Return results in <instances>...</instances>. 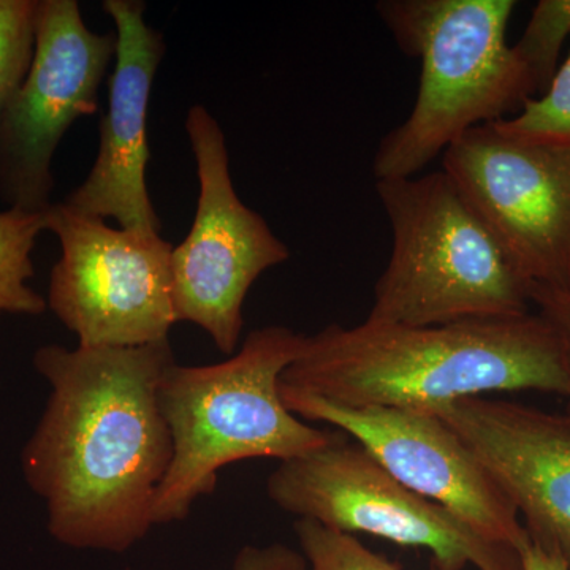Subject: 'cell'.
Wrapping results in <instances>:
<instances>
[{
	"mask_svg": "<svg viewBox=\"0 0 570 570\" xmlns=\"http://www.w3.org/2000/svg\"><path fill=\"white\" fill-rule=\"evenodd\" d=\"M170 343L37 348L51 395L22 449L26 482L45 502L51 538L124 553L154 528L153 508L174 442L159 404Z\"/></svg>",
	"mask_w": 570,
	"mask_h": 570,
	"instance_id": "1",
	"label": "cell"
},
{
	"mask_svg": "<svg viewBox=\"0 0 570 570\" xmlns=\"http://www.w3.org/2000/svg\"><path fill=\"white\" fill-rule=\"evenodd\" d=\"M281 384L340 406L420 411L497 392L570 396L560 340L538 313L434 326L330 324L306 336Z\"/></svg>",
	"mask_w": 570,
	"mask_h": 570,
	"instance_id": "2",
	"label": "cell"
},
{
	"mask_svg": "<svg viewBox=\"0 0 570 570\" xmlns=\"http://www.w3.org/2000/svg\"><path fill=\"white\" fill-rule=\"evenodd\" d=\"M305 340L287 326H264L223 363L167 367L159 404L174 459L154 502V527L186 520L194 502L216 490L225 466L250 459L283 463L332 439L333 431L306 425L281 397V377Z\"/></svg>",
	"mask_w": 570,
	"mask_h": 570,
	"instance_id": "3",
	"label": "cell"
},
{
	"mask_svg": "<svg viewBox=\"0 0 570 570\" xmlns=\"http://www.w3.org/2000/svg\"><path fill=\"white\" fill-rule=\"evenodd\" d=\"M513 0H382L397 47L422 62L417 100L374 156L376 179L411 178L469 129L538 96L505 32Z\"/></svg>",
	"mask_w": 570,
	"mask_h": 570,
	"instance_id": "4",
	"label": "cell"
},
{
	"mask_svg": "<svg viewBox=\"0 0 570 570\" xmlns=\"http://www.w3.org/2000/svg\"><path fill=\"white\" fill-rule=\"evenodd\" d=\"M392 255L366 321L434 326L531 313V284L444 170L376 179Z\"/></svg>",
	"mask_w": 570,
	"mask_h": 570,
	"instance_id": "5",
	"label": "cell"
},
{
	"mask_svg": "<svg viewBox=\"0 0 570 570\" xmlns=\"http://www.w3.org/2000/svg\"><path fill=\"white\" fill-rule=\"evenodd\" d=\"M266 494L298 520L425 549L442 569L521 570L519 551L409 490L343 431H333L324 448L279 463L266 480Z\"/></svg>",
	"mask_w": 570,
	"mask_h": 570,
	"instance_id": "6",
	"label": "cell"
},
{
	"mask_svg": "<svg viewBox=\"0 0 570 570\" xmlns=\"http://www.w3.org/2000/svg\"><path fill=\"white\" fill-rule=\"evenodd\" d=\"M59 239L48 307L80 347H138L168 340L178 324L171 250L163 236L130 234L59 202L45 209Z\"/></svg>",
	"mask_w": 570,
	"mask_h": 570,
	"instance_id": "7",
	"label": "cell"
},
{
	"mask_svg": "<svg viewBox=\"0 0 570 570\" xmlns=\"http://www.w3.org/2000/svg\"><path fill=\"white\" fill-rule=\"evenodd\" d=\"M186 132L200 193L193 228L171 250L176 322L200 326L223 354L234 355L247 292L291 250L236 195L225 135L204 105L187 112Z\"/></svg>",
	"mask_w": 570,
	"mask_h": 570,
	"instance_id": "8",
	"label": "cell"
},
{
	"mask_svg": "<svg viewBox=\"0 0 570 570\" xmlns=\"http://www.w3.org/2000/svg\"><path fill=\"white\" fill-rule=\"evenodd\" d=\"M116 32H94L77 0H36L33 55L0 116V200L7 208H50L56 149L71 124L99 110L115 61Z\"/></svg>",
	"mask_w": 570,
	"mask_h": 570,
	"instance_id": "9",
	"label": "cell"
},
{
	"mask_svg": "<svg viewBox=\"0 0 570 570\" xmlns=\"http://www.w3.org/2000/svg\"><path fill=\"white\" fill-rule=\"evenodd\" d=\"M442 167L528 283L570 291V145L482 124Z\"/></svg>",
	"mask_w": 570,
	"mask_h": 570,
	"instance_id": "10",
	"label": "cell"
},
{
	"mask_svg": "<svg viewBox=\"0 0 570 570\" xmlns=\"http://www.w3.org/2000/svg\"><path fill=\"white\" fill-rule=\"evenodd\" d=\"M281 397L296 417L343 431L404 487L448 509L479 534L519 553L530 542L519 512L490 472L433 412L340 406L284 384Z\"/></svg>",
	"mask_w": 570,
	"mask_h": 570,
	"instance_id": "11",
	"label": "cell"
},
{
	"mask_svg": "<svg viewBox=\"0 0 570 570\" xmlns=\"http://www.w3.org/2000/svg\"><path fill=\"white\" fill-rule=\"evenodd\" d=\"M430 412L475 453L532 542L570 569V409L561 414L474 396Z\"/></svg>",
	"mask_w": 570,
	"mask_h": 570,
	"instance_id": "12",
	"label": "cell"
},
{
	"mask_svg": "<svg viewBox=\"0 0 570 570\" xmlns=\"http://www.w3.org/2000/svg\"><path fill=\"white\" fill-rule=\"evenodd\" d=\"M115 22V70L108 86V110L100 122L99 153L91 174L63 204L86 216L115 219L121 230L153 238L160 235L146 187L149 163L148 119L154 78L165 55L164 36L145 20L141 0H105Z\"/></svg>",
	"mask_w": 570,
	"mask_h": 570,
	"instance_id": "13",
	"label": "cell"
},
{
	"mask_svg": "<svg viewBox=\"0 0 570 570\" xmlns=\"http://www.w3.org/2000/svg\"><path fill=\"white\" fill-rule=\"evenodd\" d=\"M45 232L43 213L7 208L0 212V314L40 316L48 303L33 291L32 250Z\"/></svg>",
	"mask_w": 570,
	"mask_h": 570,
	"instance_id": "14",
	"label": "cell"
},
{
	"mask_svg": "<svg viewBox=\"0 0 570 570\" xmlns=\"http://www.w3.org/2000/svg\"><path fill=\"white\" fill-rule=\"evenodd\" d=\"M570 36V0H540L513 52L530 73L538 96L546 91ZM535 96V97H538Z\"/></svg>",
	"mask_w": 570,
	"mask_h": 570,
	"instance_id": "15",
	"label": "cell"
},
{
	"mask_svg": "<svg viewBox=\"0 0 570 570\" xmlns=\"http://www.w3.org/2000/svg\"><path fill=\"white\" fill-rule=\"evenodd\" d=\"M294 530L309 570H401L400 564L367 549L347 532L332 530L313 520H296ZM430 570L448 569L431 561Z\"/></svg>",
	"mask_w": 570,
	"mask_h": 570,
	"instance_id": "16",
	"label": "cell"
},
{
	"mask_svg": "<svg viewBox=\"0 0 570 570\" xmlns=\"http://www.w3.org/2000/svg\"><path fill=\"white\" fill-rule=\"evenodd\" d=\"M497 124L517 137L570 145V51L546 91L527 100L515 118Z\"/></svg>",
	"mask_w": 570,
	"mask_h": 570,
	"instance_id": "17",
	"label": "cell"
},
{
	"mask_svg": "<svg viewBox=\"0 0 570 570\" xmlns=\"http://www.w3.org/2000/svg\"><path fill=\"white\" fill-rule=\"evenodd\" d=\"M36 0H0V88H17L32 62Z\"/></svg>",
	"mask_w": 570,
	"mask_h": 570,
	"instance_id": "18",
	"label": "cell"
},
{
	"mask_svg": "<svg viewBox=\"0 0 570 570\" xmlns=\"http://www.w3.org/2000/svg\"><path fill=\"white\" fill-rule=\"evenodd\" d=\"M531 305L546 318L560 340L564 355L566 371L570 382V291L532 284L530 288ZM570 409V396H569Z\"/></svg>",
	"mask_w": 570,
	"mask_h": 570,
	"instance_id": "19",
	"label": "cell"
},
{
	"mask_svg": "<svg viewBox=\"0 0 570 570\" xmlns=\"http://www.w3.org/2000/svg\"><path fill=\"white\" fill-rule=\"evenodd\" d=\"M232 570H309L302 551L284 543L246 546L236 553Z\"/></svg>",
	"mask_w": 570,
	"mask_h": 570,
	"instance_id": "20",
	"label": "cell"
},
{
	"mask_svg": "<svg viewBox=\"0 0 570 570\" xmlns=\"http://www.w3.org/2000/svg\"><path fill=\"white\" fill-rule=\"evenodd\" d=\"M521 570H570L568 562L530 542L520 551Z\"/></svg>",
	"mask_w": 570,
	"mask_h": 570,
	"instance_id": "21",
	"label": "cell"
},
{
	"mask_svg": "<svg viewBox=\"0 0 570 570\" xmlns=\"http://www.w3.org/2000/svg\"><path fill=\"white\" fill-rule=\"evenodd\" d=\"M14 91V88H0V116H2L3 107H6L7 100H9L10 94Z\"/></svg>",
	"mask_w": 570,
	"mask_h": 570,
	"instance_id": "22",
	"label": "cell"
}]
</instances>
